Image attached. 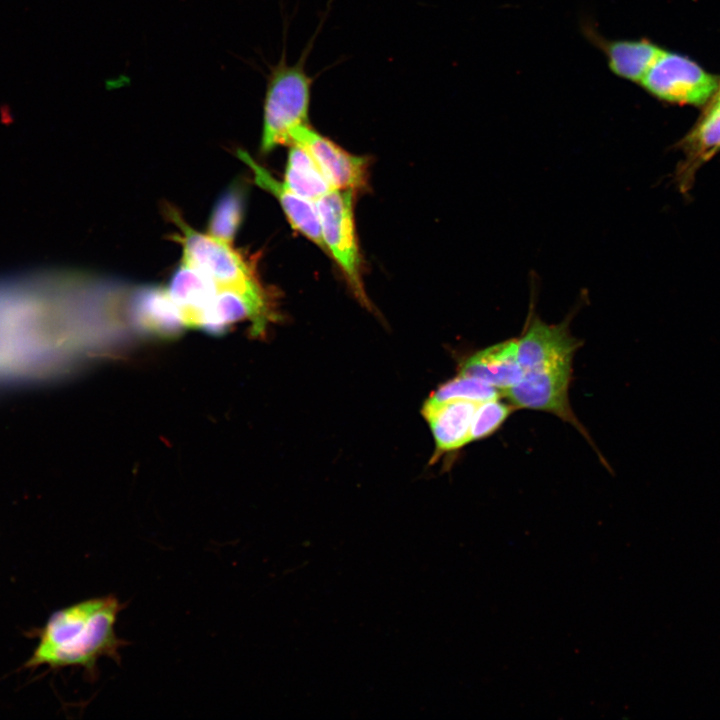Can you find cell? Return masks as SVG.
I'll return each mask as SVG.
<instances>
[{"label":"cell","instance_id":"cell-19","mask_svg":"<svg viewBox=\"0 0 720 720\" xmlns=\"http://www.w3.org/2000/svg\"><path fill=\"white\" fill-rule=\"evenodd\" d=\"M513 409L511 404L501 401L500 397L479 403L472 420L470 442L492 435L506 421Z\"/></svg>","mask_w":720,"mask_h":720},{"label":"cell","instance_id":"cell-7","mask_svg":"<svg viewBox=\"0 0 720 720\" xmlns=\"http://www.w3.org/2000/svg\"><path fill=\"white\" fill-rule=\"evenodd\" d=\"M291 144H298L311 154L334 189L354 192L366 186L368 159L350 154L308 124L291 133Z\"/></svg>","mask_w":720,"mask_h":720},{"label":"cell","instance_id":"cell-2","mask_svg":"<svg viewBox=\"0 0 720 720\" xmlns=\"http://www.w3.org/2000/svg\"><path fill=\"white\" fill-rule=\"evenodd\" d=\"M167 215L179 228L176 239L183 259L204 272L218 290H229L244 299L251 311V334L262 336L277 318L272 296L260 283L253 265L231 243L190 227L173 208Z\"/></svg>","mask_w":720,"mask_h":720},{"label":"cell","instance_id":"cell-17","mask_svg":"<svg viewBox=\"0 0 720 720\" xmlns=\"http://www.w3.org/2000/svg\"><path fill=\"white\" fill-rule=\"evenodd\" d=\"M244 201L242 187L231 185L216 202L209 219V234L232 243L242 222Z\"/></svg>","mask_w":720,"mask_h":720},{"label":"cell","instance_id":"cell-3","mask_svg":"<svg viewBox=\"0 0 720 720\" xmlns=\"http://www.w3.org/2000/svg\"><path fill=\"white\" fill-rule=\"evenodd\" d=\"M308 46L297 63H286L285 51L268 78L263 106L261 151L290 145L291 133L307 124L313 79L306 73Z\"/></svg>","mask_w":720,"mask_h":720},{"label":"cell","instance_id":"cell-1","mask_svg":"<svg viewBox=\"0 0 720 720\" xmlns=\"http://www.w3.org/2000/svg\"><path fill=\"white\" fill-rule=\"evenodd\" d=\"M124 607L115 595L108 594L55 611L41 628L38 644L25 667H80L89 680H96L99 660L107 657L119 664L120 650L128 645L115 629Z\"/></svg>","mask_w":720,"mask_h":720},{"label":"cell","instance_id":"cell-9","mask_svg":"<svg viewBox=\"0 0 720 720\" xmlns=\"http://www.w3.org/2000/svg\"><path fill=\"white\" fill-rule=\"evenodd\" d=\"M237 156L250 167L256 184L270 192L279 201L291 226L325 250L315 202L289 190L283 182L278 181L265 167L256 162L248 152L238 149Z\"/></svg>","mask_w":720,"mask_h":720},{"label":"cell","instance_id":"cell-18","mask_svg":"<svg viewBox=\"0 0 720 720\" xmlns=\"http://www.w3.org/2000/svg\"><path fill=\"white\" fill-rule=\"evenodd\" d=\"M501 397V391L475 377L458 373L433 393L429 400H468L482 403Z\"/></svg>","mask_w":720,"mask_h":720},{"label":"cell","instance_id":"cell-5","mask_svg":"<svg viewBox=\"0 0 720 720\" xmlns=\"http://www.w3.org/2000/svg\"><path fill=\"white\" fill-rule=\"evenodd\" d=\"M315 204L325 250L341 268L354 294L367 305L354 226L353 191L332 190Z\"/></svg>","mask_w":720,"mask_h":720},{"label":"cell","instance_id":"cell-4","mask_svg":"<svg viewBox=\"0 0 720 720\" xmlns=\"http://www.w3.org/2000/svg\"><path fill=\"white\" fill-rule=\"evenodd\" d=\"M572 359L564 357L541 360L523 369L520 380L501 394L514 408L552 413L589 438L569 403Z\"/></svg>","mask_w":720,"mask_h":720},{"label":"cell","instance_id":"cell-6","mask_svg":"<svg viewBox=\"0 0 720 720\" xmlns=\"http://www.w3.org/2000/svg\"><path fill=\"white\" fill-rule=\"evenodd\" d=\"M639 84L660 100L690 105L705 104L718 90L713 75L690 59L663 49Z\"/></svg>","mask_w":720,"mask_h":720},{"label":"cell","instance_id":"cell-12","mask_svg":"<svg viewBox=\"0 0 720 720\" xmlns=\"http://www.w3.org/2000/svg\"><path fill=\"white\" fill-rule=\"evenodd\" d=\"M569 321L551 325L537 315L529 318L518 339V360L523 369L547 358L573 357L580 342L571 335Z\"/></svg>","mask_w":720,"mask_h":720},{"label":"cell","instance_id":"cell-10","mask_svg":"<svg viewBox=\"0 0 720 720\" xmlns=\"http://www.w3.org/2000/svg\"><path fill=\"white\" fill-rule=\"evenodd\" d=\"M479 403L468 400H427L422 413L434 441L435 457L458 450L470 443V430Z\"/></svg>","mask_w":720,"mask_h":720},{"label":"cell","instance_id":"cell-15","mask_svg":"<svg viewBox=\"0 0 720 720\" xmlns=\"http://www.w3.org/2000/svg\"><path fill=\"white\" fill-rule=\"evenodd\" d=\"M683 147L686 158L681 177L687 183L696 169L720 150V104L713 102L709 106L695 128L686 136Z\"/></svg>","mask_w":720,"mask_h":720},{"label":"cell","instance_id":"cell-16","mask_svg":"<svg viewBox=\"0 0 720 720\" xmlns=\"http://www.w3.org/2000/svg\"><path fill=\"white\" fill-rule=\"evenodd\" d=\"M290 146L283 182L289 190L313 202L335 190L304 147Z\"/></svg>","mask_w":720,"mask_h":720},{"label":"cell","instance_id":"cell-13","mask_svg":"<svg viewBox=\"0 0 720 720\" xmlns=\"http://www.w3.org/2000/svg\"><path fill=\"white\" fill-rule=\"evenodd\" d=\"M497 388L501 392L516 384L523 370L518 360V339H508L468 357L459 372Z\"/></svg>","mask_w":720,"mask_h":720},{"label":"cell","instance_id":"cell-8","mask_svg":"<svg viewBox=\"0 0 720 720\" xmlns=\"http://www.w3.org/2000/svg\"><path fill=\"white\" fill-rule=\"evenodd\" d=\"M584 37L605 56L610 71L619 78L640 82L662 49L647 39H607L590 21L581 23Z\"/></svg>","mask_w":720,"mask_h":720},{"label":"cell","instance_id":"cell-14","mask_svg":"<svg viewBox=\"0 0 720 720\" xmlns=\"http://www.w3.org/2000/svg\"><path fill=\"white\" fill-rule=\"evenodd\" d=\"M167 292L179 310L185 327L196 328L218 289L200 269L183 259L173 273Z\"/></svg>","mask_w":720,"mask_h":720},{"label":"cell","instance_id":"cell-11","mask_svg":"<svg viewBox=\"0 0 720 720\" xmlns=\"http://www.w3.org/2000/svg\"><path fill=\"white\" fill-rule=\"evenodd\" d=\"M129 321L136 331L149 336L175 337L185 327L179 310L167 290L144 287L132 295Z\"/></svg>","mask_w":720,"mask_h":720},{"label":"cell","instance_id":"cell-20","mask_svg":"<svg viewBox=\"0 0 720 720\" xmlns=\"http://www.w3.org/2000/svg\"><path fill=\"white\" fill-rule=\"evenodd\" d=\"M717 91H718L717 95H716L717 97L715 98V100L713 102L720 104V86Z\"/></svg>","mask_w":720,"mask_h":720}]
</instances>
